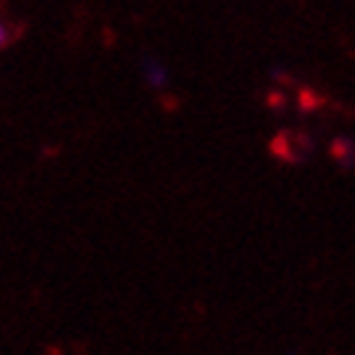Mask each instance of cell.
Segmentation results:
<instances>
[{
    "label": "cell",
    "mask_w": 355,
    "mask_h": 355,
    "mask_svg": "<svg viewBox=\"0 0 355 355\" xmlns=\"http://www.w3.org/2000/svg\"><path fill=\"white\" fill-rule=\"evenodd\" d=\"M6 37H10V33H6V24L0 21V46H3V42H6Z\"/></svg>",
    "instance_id": "1"
}]
</instances>
